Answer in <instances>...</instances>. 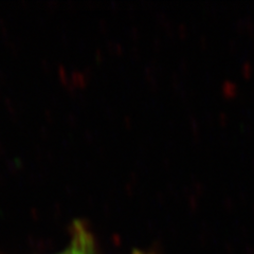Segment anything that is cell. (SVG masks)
I'll return each mask as SVG.
<instances>
[{"label":"cell","mask_w":254,"mask_h":254,"mask_svg":"<svg viewBox=\"0 0 254 254\" xmlns=\"http://www.w3.org/2000/svg\"><path fill=\"white\" fill-rule=\"evenodd\" d=\"M59 254H94L93 237L83 222H73L68 247Z\"/></svg>","instance_id":"obj_1"},{"label":"cell","mask_w":254,"mask_h":254,"mask_svg":"<svg viewBox=\"0 0 254 254\" xmlns=\"http://www.w3.org/2000/svg\"><path fill=\"white\" fill-rule=\"evenodd\" d=\"M132 254H147V253H144V252H141V251H134Z\"/></svg>","instance_id":"obj_2"}]
</instances>
